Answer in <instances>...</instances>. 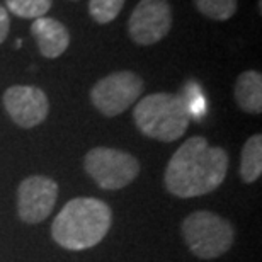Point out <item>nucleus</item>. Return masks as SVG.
<instances>
[{"label":"nucleus","instance_id":"17","mask_svg":"<svg viewBox=\"0 0 262 262\" xmlns=\"http://www.w3.org/2000/svg\"><path fill=\"white\" fill-rule=\"evenodd\" d=\"M9 28H10V19H9V12L7 9L0 5V45L4 43L5 38L9 34Z\"/></svg>","mask_w":262,"mask_h":262},{"label":"nucleus","instance_id":"1","mask_svg":"<svg viewBox=\"0 0 262 262\" xmlns=\"http://www.w3.org/2000/svg\"><path fill=\"white\" fill-rule=\"evenodd\" d=\"M227 170V151L222 146H209L203 136H192L167 164L165 187L170 194L182 199L204 196L222 184Z\"/></svg>","mask_w":262,"mask_h":262},{"label":"nucleus","instance_id":"5","mask_svg":"<svg viewBox=\"0 0 262 262\" xmlns=\"http://www.w3.org/2000/svg\"><path fill=\"white\" fill-rule=\"evenodd\" d=\"M83 165L96 184L107 191L126 187L140 174V164L133 155L106 146L89 150Z\"/></svg>","mask_w":262,"mask_h":262},{"label":"nucleus","instance_id":"4","mask_svg":"<svg viewBox=\"0 0 262 262\" xmlns=\"http://www.w3.org/2000/svg\"><path fill=\"white\" fill-rule=\"evenodd\" d=\"M182 235L199 259H216L233 244V228L227 220L211 211H196L182 223Z\"/></svg>","mask_w":262,"mask_h":262},{"label":"nucleus","instance_id":"13","mask_svg":"<svg viewBox=\"0 0 262 262\" xmlns=\"http://www.w3.org/2000/svg\"><path fill=\"white\" fill-rule=\"evenodd\" d=\"M53 0H5V7L10 10V14L23 19H38L45 17L51 9Z\"/></svg>","mask_w":262,"mask_h":262},{"label":"nucleus","instance_id":"8","mask_svg":"<svg viewBox=\"0 0 262 262\" xmlns=\"http://www.w3.org/2000/svg\"><path fill=\"white\" fill-rule=\"evenodd\" d=\"M58 184L45 176H31L20 182L17 191V211L26 223H39L53 211Z\"/></svg>","mask_w":262,"mask_h":262},{"label":"nucleus","instance_id":"12","mask_svg":"<svg viewBox=\"0 0 262 262\" xmlns=\"http://www.w3.org/2000/svg\"><path fill=\"white\" fill-rule=\"evenodd\" d=\"M262 174V136L252 135L245 141L240 159V177L245 182H255Z\"/></svg>","mask_w":262,"mask_h":262},{"label":"nucleus","instance_id":"3","mask_svg":"<svg viewBox=\"0 0 262 262\" xmlns=\"http://www.w3.org/2000/svg\"><path fill=\"white\" fill-rule=\"evenodd\" d=\"M138 129L148 138L165 141L179 140L189 126V113L181 96L157 92L143 97L133 109Z\"/></svg>","mask_w":262,"mask_h":262},{"label":"nucleus","instance_id":"7","mask_svg":"<svg viewBox=\"0 0 262 262\" xmlns=\"http://www.w3.org/2000/svg\"><path fill=\"white\" fill-rule=\"evenodd\" d=\"M172 28V9L167 0H140L128 20L129 38L140 46L164 39Z\"/></svg>","mask_w":262,"mask_h":262},{"label":"nucleus","instance_id":"14","mask_svg":"<svg viewBox=\"0 0 262 262\" xmlns=\"http://www.w3.org/2000/svg\"><path fill=\"white\" fill-rule=\"evenodd\" d=\"M196 9L208 19L228 20L237 12V0H194Z\"/></svg>","mask_w":262,"mask_h":262},{"label":"nucleus","instance_id":"9","mask_svg":"<svg viewBox=\"0 0 262 262\" xmlns=\"http://www.w3.org/2000/svg\"><path fill=\"white\" fill-rule=\"evenodd\" d=\"M4 107L17 126L34 128L48 116L50 102L38 87L14 85L4 92Z\"/></svg>","mask_w":262,"mask_h":262},{"label":"nucleus","instance_id":"16","mask_svg":"<svg viewBox=\"0 0 262 262\" xmlns=\"http://www.w3.org/2000/svg\"><path fill=\"white\" fill-rule=\"evenodd\" d=\"M184 92L187 94V97H182L181 96V99L186 104V109H187V113H189V118L191 116L199 118V116H201V113L204 111L203 94L199 92V89L196 85H187L184 89Z\"/></svg>","mask_w":262,"mask_h":262},{"label":"nucleus","instance_id":"6","mask_svg":"<svg viewBox=\"0 0 262 262\" xmlns=\"http://www.w3.org/2000/svg\"><path fill=\"white\" fill-rule=\"evenodd\" d=\"M145 83L135 72L123 70L101 78L91 91V101L99 113L114 118L138 101Z\"/></svg>","mask_w":262,"mask_h":262},{"label":"nucleus","instance_id":"11","mask_svg":"<svg viewBox=\"0 0 262 262\" xmlns=\"http://www.w3.org/2000/svg\"><path fill=\"white\" fill-rule=\"evenodd\" d=\"M235 101L245 113L260 114L262 111V75L255 70L240 73L235 82Z\"/></svg>","mask_w":262,"mask_h":262},{"label":"nucleus","instance_id":"15","mask_svg":"<svg viewBox=\"0 0 262 262\" xmlns=\"http://www.w3.org/2000/svg\"><path fill=\"white\" fill-rule=\"evenodd\" d=\"M124 0H89V12L99 24H107L121 12Z\"/></svg>","mask_w":262,"mask_h":262},{"label":"nucleus","instance_id":"10","mask_svg":"<svg viewBox=\"0 0 262 262\" xmlns=\"http://www.w3.org/2000/svg\"><path fill=\"white\" fill-rule=\"evenodd\" d=\"M31 34L45 58H58L70 45V34L60 20L53 17H38L31 26Z\"/></svg>","mask_w":262,"mask_h":262},{"label":"nucleus","instance_id":"2","mask_svg":"<svg viewBox=\"0 0 262 262\" xmlns=\"http://www.w3.org/2000/svg\"><path fill=\"white\" fill-rule=\"evenodd\" d=\"M111 222V209L104 201L97 198H75L56 214L51 235L60 247L85 250L102 242Z\"/></svg>","mask_w":262,"mask_h":262}]
</instances>
